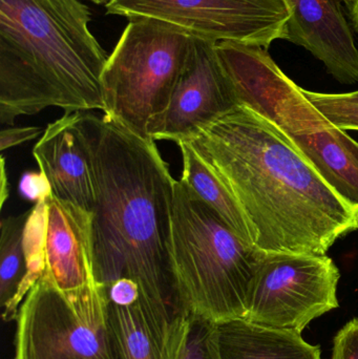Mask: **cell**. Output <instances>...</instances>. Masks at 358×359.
I'll return each instance as SVG.
<instances>
[{
    "mask_svg": "<svg viewBox=\"0 0 358 359\" xmlns=\"http://www.w3.org/2000/svg\"><path fill=\"white\" fill-rule=\"evenodd\" d=\"M216 42L191 37V52L168 107L149 126L153 141L178 144L239 107L240 101L221 62Z\"/></svg>",
    "mask_w": 358,
    "mask_h": 359,
    "instance_id": "10",
    "label": "cell"
},
{
    "mask_svg": "<svg viewBox=\"0 0 358 359\" xmlns=\"http://www.w3.org/2000/svg\"><path fill=\"white\" fill-rule=\"evenodd\" d=\"M46 200H43L36 203L35 206L29 209L23 236V247L27 265V276L14 301L2 313V318L6 322L17 318L19 305L46 271Z\"/></svg>",
    "mask_w": 358,
    "mask_h": 359,
    "instance_id": "18",
    "label": "cell"
},
{
    "mask_svg": "<svg viewBox=\"0 0 358 359\" xmlns=\"http://www.w3.org/2000/svg\"><path fill=\"white\" fill-rule=\"evenodd\" d=\"M90 1L94 2L96 4H106L109 0H90Z\"/></svg>",
    "mask_w": 358,
    "mask_h": 359,
    "instance_id": "26",
    "label": "cell"
},
{
    "mask_svg": "<svg viewBox=\"0 0 358 359\" xmlns=\"http://www.w3.org/2000/svg\"><path fill=\"white\" fill-rule=\"evenodd\" d=\"M21 194L29 201L46 200L52 196V188L43 172H27L20 181Z\"/></svg>",
    "mask_w": 358,
    "mask_h": 359,
    "instance_id": "22",
    "label": "cell"
},
{
    "mask_svg": "<svg viewBox=\"0 0 358 359\" xmlns=\"http://www.w3.org/2000/svg\"><path fill=\"white\" fill-rule=\"evenodd\" d=\"M92 212L54 196L46 198V271L55 286L75 291L95 285Z\"/></svg>",
    "mask_w": 358,
    "mask_h": 359,
    "instance_id": "13",
    "label": "cell"
},
{
    "mask_svg": "<svg viewBox=\"0 0 358 359\" xmlns=\"http://www.w3.org/2000/svg\"><path fill=\"white\" fill-rule=\"evenodd\" d=\"M185 142L228 188L259 250L326 255L358 230V207L249 107L240 105Z\"/></svg>",
    "mask_w": 358,
    "mask_h": 359,
    "instance_id": "1",
    "label": "cell"
},
{
    "mask_svg": "<svg viewBox=\"0 0 358 359\" xmlns=\"http://www.w3.org/2000/svg\"><path fill=\"white\" fill-rule=\"evenodd\" d=\"M289 10L284 40L319 59L343 84L358 82V48L351 25L334 0H285Z\"/></svg>",
    "mask_w": 358,
    "mask_h": 359,
    "instance_id": "12",
    "label": "cell"
},
{
    "mask_svg": "<svg viewBox=\"0 0 358 359\" xmlns=\"http://www.w3.org/2000/svg\"><path fill=\"white\" fill-rule=\"evenodd\" d=\"M54 198L92 212L96 205L94 168L81 113H65L48 124L33 149Z\"/></svg>",
    "mask_w": 358,
    "mask_h": 359,
    "instance_id": "11",
    "label": "cell"
},
{
    "mask_svg": "<svg viewBox=\"0 0 358 359\" xmlns=\"http://www.w3.org/2000/svg\"><path fill=\"white\" fill-rule=\"evenodd\" d=\"M221 359H323L321 347L302 333L269 328L247 320L216 324Z\"/></svg>",
    "mask_w": 358,
    "mask_h": 359,
    "instance_id": "15",
    "label": "cell"
},
{
    "mask_svg": "<svg viewBox=\"0 0 358 359\" xmlns=\"http://www.w3.org/2000/svg\"><path fill=\"white\" fill-rule=\"evenodd\" d=\"M0 182H1V191H0V206L4 207L6 198H8L10 194V188H8V175L6 172V163H4V158H1V177H0Z\"/></svg>",
    "mask_w": 358,
    "mask_h": 359,
    "instance_id": "25",
    "label": "cell"
},
{
    "mask_svg": "<svg viewBox=\"0 0 358 359\" xmlns=\"http://www.w3.org/2000/svg\"><path fill=\"white\" fill-rule=\"evenodd\" d=\"M338 6H342V4H344L345 0H334Z\"/></svg>",
    "mask_w": 358,
    "mask_h": 359,
    "instance_id": "27",
    "label": "cell"
},
{
    "mask_svg": "<svg viewBox=\"0 0 358 359\" xmlns=\"http://www.w3.org/2000/svg\"><path fill=\"white\" fill-rule=\"evenodd\" d=\"M29 210L1 221L0 236V304L4 310L14 301L27 276L23 236Z\"/></svg>",
    "mask_w": 358,
    "mask_h": 359,
    "instance_id": "17",
    "label": "cell"
},
{
    "mask_svg": "<svg viewBox=\"0 0 358 359\" xmlns=\"http://www.w3.org/2000/svg\"><path fill=\"white\" fill-rule=\"evenodd\" d=\"M261 255L184 181L176 180L172 259L181 312L214 324L245 320Z\"/></svg>",
    "mask_w": 358,
    "mask_h": 359,
    "instance_id": "4",
    "label": "cell"
},
{
    "mask_svg": "<svg viewBox=\"0 0 358 359\" xmlns=\"http://www.w3.org/2000/svg\"><path fill=\"white\" fill-rule=\"evenodd\" d=\"M92 151L96 205L92 212L95 284L138 285L181 312L172 259L174 183L156 141L109 118L83 111Z\"/></svg>",
    "mask_w": 358,
    "mask_h": 359,
    "instance_id": "2",
    "label": "cell"
},
{
    "mask_svg": "<svg viewBox=\"0 0 358 359\" xmlns=\"http://www.w3.org/2000/svg\"><path fill=\"white\" fill-rule=\"evenodd\" d=\"M178 145L183 162L181 180L208 206L212 207L244 241L254 245L245 215L222 180L198 155L189 143L182 141Z\"/></svg>",
    "mask_w": 358,
    "mask_h": 359,
    "instance_id": "16",
    "label": "cell"
},
{
    "mask_svg": "<svg viewBox=\"0 0 358 359\" xmlns=\"http://www.w3.org/2000/svg\"><path fill=\"white\" fill-rule=\"evenodd\" d=\"M191 46V36L172 27L128 21L101 77L103 116L151 139L149 126L168 107Z\"/></svg>",
    "mask_w": 358,
    "mask_h": 359,
    "instance_id": "6",
    "label": "cell"
},
{
    "mask_svg": "<svg viewBox=\"0 0 358 359\" xmlns=\"http://www.w3.org/2000/svg\"><path fill=\"white\" fill-rule=\"evenodd\" d=\"M174 359H221L216 324L182 312Z\"/></svg>",
    "mask_w": 358,
    "mask_h": 359,
    "instance_id": "19",
    "label": "cell"
},
{
    "mask_svg": "<svg viewBox=\"0 0 358 359\" xmlns=\"http://www.w3.org/2000/svg\"><path fill=\"white\" fill-rule=\"evenodd\" d=\"M181 314L146 295L130 305L107 303V326L117 359H174Z\"/></svg>",
    "mask_w": 358,
    "mask_h": 359,
    "instance_id": "14",
    "label": "cell"
},
{
    "mask_svg": "<svg viewBox=\"0 0 358 359\" xmlns=\"http://www.w3.org/2000/svg\"><path fill=\"white\" fill-rule=\"evenodd\" d=\"M14 359H117L103 289L62 291L43 273L19 308Z\"/></svg>",
    "mask_w": 358,
    "mask_h": 359,
    "instance_id": "7",
    "label": "cell"
},
{
    "mask_svg": "<svg viewBox=\"0 0 358 359\" xmlns=\"http://www.w3.org/2000/svg\"><path fill=\"white\" fill-rule=\"evenodd\" d=\"M240 104L270 122L345 201L358 207V142L326 118L266 48L220 42Z\"/></svg>",
    "mask_w": 358,
    "mask_h": 359,
    "instance_id": "5",
    "label": "cell"
},
{
    "mask_svg": "<svg viewBox=\"0 0 358 359\" xmlns=\"http://www.w3.org/2000/svg\"><path fill=\"white\" fill-rule=\"evenodd\" d=\"M340 280L328 255L262 251L245 320L302 333L312 320L338 309Z\"/></svg>",
    "mask_w": 358,
    "mask_h": 359,
    "instance_id": "9",
    "label": "cell"
},
{
    "mask_svg": "<svg viewBox=\"0 0 358 359\" xmlns=\"http://www.w3.org/2000/svg\"><path fill=\"white\" fill-rule=\"evenodd\" d=\"M303 92L336 128L345 132L358 130V90L343 94H326L303 88Z\"/></svg>",
    "mask_w": 358,
    "mask_h": 359,
    "instance_id": "20",
    "label": "cell"
},
{
    "mask_svg": "<svg viewBox=\"0 0 358 359\" xmlns=\"http://www.w3.org/2000/svg\"><path fill=\"white\" fill-rule=\"evenodd\" d=\"M80 0H0V121L48 107L102 111L109 55Z\"/></svg>",
    "mask_w": 358,
    "mask_h": 359,
    "instance_id": "3",
    "label": "cell"
},
{
    "mask_svg": "<svg viewBox=\"0 0 358 359\" xmlns=\"http://www.w3.org/2000/svg\"><path fill=\"white\" fill-rule=\"evenodd\" d=\"M41 134V128L37 126L25 128H8L1 130L0 134V149L1 151L11 147H18L22 143L34 140Z\"/></svg>",
    "mask_w": 358,
    "mask_h": 359,
    "instance_id": "23",
    "label": "cell"
},
{
    "mask_svg": "<svg viewBox=\"0 0 358 359\" xmlns=\"http://www.w3.org/2000/svg\"><path fill=\"white\" fill-rule=\"evenodd\" d=\"M106 14L155 21L191 37L268 50L285 38V0H109Z\"/></svg>",
    "mask_w": 358,
    "mask_h": 359,
    "instance_id": "8",
    "label": "cell"
},
{
    "mask_svg": "<svg viewBox=\"0 0 358 359\" xmlns=\"http://www.w3.org/2000/svg\"><path fill=\"white\" fill-rule=\"evenodd\" d=\"M344 4L351 27L358 35V0H345Z\"/></svg>",
    "mask_w": 358,
    "mask_h": 359,
    "instance_id": "24",
    "label": "cell"
},
{
    "mask_svg": "<svg viewBox=\"0 0 358 359\" xmlns=\"http://www.w3.org/2000/svg\"><path fill=\"white\" fill-rule=\"evenodd\" d=\"M331 359H358V318L347 323L336 333Z\"/></svg>",
    "mask_w": 358,
    "mask_h": 359,
    "instance_id": "21",
    "label": "cell"
}]
</instances>
